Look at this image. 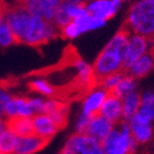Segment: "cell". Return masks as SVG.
Here are the masks:
<instances>
[{
  "label": "cell",
  "mask_w": 154,
  "mask_h": 154,
  "mask_svg": "<svg viewBox=\"0 0 154 154\" xmlns=\"http://www.w3.org/2000/svg\"><path fill=\"white\" fill-rule=\"evenodd\" d=\"M125 73L122 72H117V73H112L110 75H107V76L103 77L101 79L98 80L99 83V86H101L103 89H106L108 93H111L115 87L118 85L119 80L121 79V77L123 76Z\"/></svg>",
  "instance_id": "cell-27"
},
{
  "label": "cell",
  "mask_w": 154,
  "mask_h": 154,
  "mask_svg": "<svg viewBox=\"0 0 154 154\" xmlns=\"http://www.w3.org/2000/svg\"><path fill=\"white\" fill-rule=\"evenodd\" d=\"M91 67L97 80H99L107 75L121 72L125 68L123 58H122V55L117 52L103 48L95 60Z\"/></svg>",
  "instance_id": "cell-5"
},
{
  "label": "cell",
  "mask_w": 154,
  "mask_h": 154,
  "mask_svg": "<svg viewBox=\"0 0 154 154\" xmlns=\"http://www.w3.org/2000/svg\"><path fill=\"white\" fill-rule=\"evenodd\" d=\"M123 26L129 32L154 38V0H140L133 3Z\"/></svg>",
  "instance_id": "cell-1"
},
{
  "label": "cell",
  "mask_w": 154,
  "mask_h": 154,
  "mask_svg": "<svg viewBox=\"0 0 154 154\" xmlns=\"http://www.w3.org/2000/svg\"><path fill=\"white\" fill-rule=\"evenodd\" d=\"M99 113L108 120L112 121L113 123L119 122L120 120H123L121 98L109 93L103 101L101 108H100Z\"/></svg>",
  "instance_id": "cell-16"
},
{
  "label": "cell",
  "mask_w": 154,
  "mask_h": 154,
  "mask_svg": "<svg viewBox=\"0 0 154 154\" xmlns=\"http://www.w3.org/2000/svg\"><path fill=\"white\" fill-rule=\"evenodd\" d=\"M130 33L131 32H129L128 29L125 26H122L118 32L112 36V38L108 42V44L105 46V48L110 50V51L117 52L119 54H121L122 58H123V53H125V46H127V43H128V38Z\"/></svg>",
  "instance_id": "cell-20"
},
{
  "label": "cell",
  "mask_w": 154,
  "mask_h": 154,
  "mask_svg": "<svg viewBox=\"0 0 154 154\" xmlns=\"http://www.w3.org/2000/svg\"><path fill=\"white\" fill-rule=\"evenodd\" d=\"M7 129V123L6 121L3 120V119H1V117H0V135H1V133H2L5 130Z\"/></svg>",
  "instance_id": "cell-34"
},
{
  "label": "cell",
  "mask_w": 154,
  "mask_h": 154,
  "mask_svg": "<svg viewBox=\"0 0 154 154\" xmlns=\"http://www.w3.org/2000/svg\"><path fill=\"white\" fill-rule=\"evenodd\" d=\"M10 98H11V96L0 88V117L3 116V113H5V108H6V105L8 103Z\"/></svg>",
  "instance_id": "cell-31"
},
{
  "label": "cell",
  "mask_w": 154,
  "mask_h": 154,
  "mask_svg": "<svg viewBox=\"0 0 154 154\" xmlns=\"http://www.w3.org/2000/svg\"><path fill=\"white\" fill-rule=\"evenodd\" d=\"M72 64L77 72L76 79L79 86L84 87L86 89L96 86V83H98V80H97L95 74H94L93 67L88 63L83 61L78 56H75L72 61Z\"/></svg>",
  "instance_id": "cell-14"
},
{
  "label": "cell",
  "mask_w": 154,
  "mask_h": 154,
  "mask_svg": "<svg viewBox=\"0 0 154 154\" xmlns=\"http://www.w3.org/2000/svg\"><path fill=\"white\" fill-rule=\"evenodd\" d=\"M29 86L33 91L40 94L42 96L53 97L55 95V88L48 80L43 79V78H35V79L31 80Z\"/></svg>",
  "instance_id": "cell-24"
},
{
  "label": "cell",
  "mask_w": 154,
  "mask_h": 154,
  "mask_svg": "<svg viewBox=\"0 0 154 154\" xmlns=\"http://www.w3.org/2000/svg\"><path fill=\"white\" fill-rule=\"evenodd\" d=\"M7 128L16 133L18 137L33 134L32 118L29 117H13L6 121Z\"/></svg>",
  "instance_id": "cell-18"
},
{
  "label": "cell",
  "mask_w": 154,
  "mask_h": 154,
  "mask_svg": "<svg viewBox=\"0 0 154 154\" xmlns=\"http://www.w3.org/2000/svg\"><path fill=\"white\" fill-rule=\"evenodd\" d=\"M135 86H137L135 78H133V77L130 76L129 74H123V76L121 77V79L119 80L118 85H117V86L115 87V89L111 91V94L122 98V97L125 96L127 94L135 90Z\"/></svg>",
  "instance_id": "cell-23"
},
{
  "label": "cell",
  "mask_w": 154,
  "mask_h": 154,
  "mask_svg": "<svg viewBox=\"0 0 154 154\" xmlns=\"http://www.w3.org/2000/svg\"><path fill=\"white\" fill-rule=\"evenodd\" d=\"M96 154H103V149H101V151H100V152H98V153H96Z\"/></svg>",
  "instance_id": "cell-36"
},
{
  "label": "cell",
  "mask_w": 154,
  "mask_h": 154,
  "mask_svg": "<svg viewBox=\"0 0 154 154\" xmlns=\"http://www.w3.org/2000/svg\"><path fill=\"white\" fill-rule=\"evenodd\" d=\"M71 21H72V18L69 17L67 10H66L64 1H62V2L60 3V6L55 10L54 17H53L52 22L54 23L58 30H61L62 28H64V26H66L67 23L71 22Z\"/></svg>",
  "instance_id": "cell-25"
},
{
  "label": "cell",
  "mask_w": 154,
  "mask_h": 154,
  "mask_svg": "<svg viewBox=\"0 0 154 154\" xmlns=\"http://www.w3.org/2000/svg\"><path fill=\"white\" fill-rule=\"evenodd\" d=\"M103 154H133L138 143L132 138L128 122L123 121L119 129H113L100 141Z\"/></svg>",
  "instance_id": "cell-2"
},
{
  "label": "cell",
  "mask_w": 154,
  "mask_h": 154,
  "mask_svg": "<svg viewBox=\"0 0 154 154\" xmlns=\"http://www.w3.org/2000/svg\"><path fill=\"white\" fill-rule=\"evenodd\" d=\"M154 68V60L150 52L142 55L141 57L135 60L130 66L125 68L127 74L132 76L133 78H142L145 75H148Z\"/></svg>",
  "instance_id": "cell-17"
},
{
  "label": "cell",
  "mask_w": 154,
  "mask_h": 154,
  "mask_svg": "<svg viewBox=\"0 0 154 154\" xmlns=\"http://www.w3.org/2000/svg\"><path fill=\"white\" fill-rule=\"evenodd\" d=\"M17 43L16 38L13 35L12 31L10 30L9 26L7 24L6 20L0 24V46H10L11 44Z\"/></svg>",
  "instance_id": "cell-29"
},
{
  "label": "cell",
  "mask_w": 154,
  "mask_h": 154,
  "mask_svg": "<svg viewBox=\"0 0 154 154\" xmlns=\"http://www.w3.org/2000/svg\"><path fill=\"white\" fill-rule=\"evenodd\" d=\"M138 113L143 116L149 121H154V93L146 91L141 95V103Z\"/></svg>",
  "instance_id": "cell-21"
},
{
  "label": "cell",
  "mask_w": 154,
  "mask_h": 154,
  "mask_svg": "<svg viewBox=\"0 0 154 154\" xmlns=\"http://www.w3.org/2000/svg\"><path fill=\"white\" fill-rule=\"evenodd\" d=\"M63 0H41L42 2V18L46 21H52L56 8Z\"/></svg>",
  "instance_id": "cell-28"
},
{
  "label": "cell",
  "mask_w": 154,
  "mask_h": 154,
  "mask_svg": "<svg viewBox=\"0 0 154 154\" xmlns=\"http://www.w3.org/2000/svg\"><path fill=\"white\" fill-rule=\"evenodd\" d=\"M33 133L40 138L50 141L60 129L48 113H35L32 117Z\"/></svg>",
  "instance_id": "cell-12"
},
{
  "label": "cell",
  "mask_w": 154,
  "mask_h": 154,
  "mask_svg": "<svg viewBox=\"0 0 154 154\" xmlns=\"http://www.w3.org/2000/svg\"><path fill=\"white\" fill-rule=\"evenodd\" d=\"M122 101V115H123V120L128 121L131 119L135 113L138 112L141 103V95L137 93L135 90L131 93L127 94L125 96L121 98Z\"/></svg>",
  "instance_id": "cell-19"
},
{
  "label": "cell",
  "mask_w": 154,
  "mask_h": 154,
  "mask_svg": "<svg viewBox=\"0 0 154 154\" xmlns=\"http://www.w3.org/2000/svg\"><path fill=\"white\" fill-rule=\"evenodd\" d=\"M150 53L151 55L153 56V60H154V38H150Z\"/></svg>",
  "instance_id": "cell-35"
},
{
  "label": "cell",
  "mask_w": 154,
  "mask_h": 154,
  "mask_svg": "<svg viewBox=\"0 0 154 154\" xmlns=\"http://www.w3.org/2000/svg\"><path fill=\"white\" fill-rule=\"evenodd\" d=\"M31 18H32V14L22 3L17 2L14 6L8 8L5 20L7 24L9 26L10 30L12 31L17 43L23 42Z\"/></svg>",
  "instance_id": "cell-4"
},
{
  "label": "cell",
  "mask_w": 154,
  "mask_h": 154,
  "mask_svg": "<svg viewBox=\"0 0 154 154\" xmlns=\"http://www.w3.org/2000/svg\"><path fill=\"white\" fill-rule=\"evenodd\" d=\"M115 129V123L108 120L100 113L91 116L89 120V125L87 127L86 133L90 137L97 139L98 141H101L109 134Z\"/></svg>",
  "instance_id": "cell-13"
},
{
  "label": "cell",
  "mask_w": 154,
  "mask_h": 154,
  "mask_svg": "<svg viewBox=\"0 0 154 154\" xmlns=\"http://www.w3.org/2000/svg\"><path fill=\"white\" fill-rule=\"evenodd\" d=\"M100 151V141L87 133L76 132L68 138L60 154H96Z\"/></svg>",
  "instance_id": "cell-6"
},
{
  "label": "cell",
  "mask_w": 154,
  "mask_h": 154,
  "mask_svg": "<svg viewBox=\"0 0 154 154\" xmlns=\"http://www.w3.org/2000/svg\"><path fill=\"white\" fill-rule=\"evenodd\" d=\"M119 6L120 3L116 2L115 0H91L86 8L90 16L107 21L115 16Z\"/></svg>",
  "instance_id": "cell-11"
},
{
  "label": "cell",
  "mask_w": 154,
  "mask_h": 154,
  "mask_svg": "<svg viewBox=\"0 0 154 154\" xmlns=\"http://www.w3.org/2000/svg\"><path fill=\"white\" fill-rule=\"evenodd\" d=\"M60 34V30L52 21H46L40 16H32L22 43L38 46L48 43Z\"/></svg>",
  "instance_id": "cell-3"
},
{
  "label": "cell",
  "mask_w": 154,
  "mask_h": 154,
  "mask_svg": "<svg viewBox=\"0 0 154 154\" xmlns=\"http://www.w3.org/2000/svg\"><path fill=\"white\" fill-rule=\"evenodd\" d=\"M68 110H69V107H68L67 103H62L61 106L58 107L57 109L52 111V112L48 113L51 119L53 120L55 125H57L58 129L65 127L66 122H67V115H68Z\"/></svg>",
  "instance_id": "cell-26"
},
{
  "label": "cell",
  "mask_w": 154,
  "mask_h": 154,
  "mask_svg": "<svg viewBox=\"0 0 154 154\" xmlns=\"http://www.w3.org/2000/svg\"><path fill=\"white\" fill-rule=\"evenodd\" d=\"M65 1H68V2H72V3H76V5H86L87 2H90L91 0H65Z\"/></svg>",
  "instance_id": "cell-33"
},
{
  "label": "cell",
  "mask_w": 154,
  "mask_h": 154,
  "mask_svg": "<svg viewBox=\"0 0 154 154\" xmlns=\"http://www.w3.org/2000/svg\"><path fill=\"white\" fill-rule=\"evenodd\" d=\"M48 142L34 133L26 137H18V141L12 154H34L41 151L48 144Z\"/></svg>",
  "instance_id": "cell-15"
},
{
  "label": "cell",
  "mask_w": 154,
  "mask_h": 154,
  "mask_svg": "<svg viewBox=\"0 0 154 154\" xmlns=\"http://www.w3.org/2000/svg\"><path fill=\"white\" fill-rule=\"evenodd\" d=\"M108 91L101 86H95L85 95L82 103V112L89 116H95L99 113L103 101L108 96Z\"/></svg>",
  "instance_id": "cell-9"
},
{
  "label": "cell",
  "mask_w": 154,
  "mask_h": 154,
  "mask_svg": "<svg viewBox=\"0 0 154 154\" xmlns=\"http://www.w3.org/2000/svg\"><path fill=\"white\" fill-rule=\"evenodd\" d=\"M129 129L132 138L138 144H144L149 142L153 137V125L152 122L144 118L140 113H135L128 121Z\"/></svg>",
  "instance_id": "cell-8"
},
{
  "label": "cell",
  "mask_w": 154,
  "mask_h": 154,
  "mask_svg": "<svg viewBox=\"0 0 154 154\" xmlns=\"http://www.w3.org/2000/svg\"><path fill=\"white\" fill-rule=\"evenodd\" d=\"M7 118L13 117H29L32 118L35 115L29 98L24 97H11L5 108V113Z\"/></svg>",
  "instance_id": "cell-10"
},
{
  "label": "cell",
  "mask_w": 154,
  "mask_h": 154,
  "mask_svg": "<svg viewBox=\"0 0 154 154\" xmlns=\"http://www.w3.org/2000/svg\"><path fill=\"white\" fill-rule=\"evenodd\" d=\"M91 116L80 112L76 121V132L77 133H86L87 127L89 125V120Z\"/></svg>",
  "instance_id": "cell-30"
},
{
  "label": "cell",
  "mask_w": 154,
  "mask_h": 154,
  "mask_svg": "<svg viewBox=\"0 0 154 154\" xmlns=\"http://www.w3.org/2000/svg\"><path fill=\"white\" fill-rule=\"evenodd\" d=\"M9 6L7 5L3 0H0V24L5 21V18H6V12L8 10Z\"/></svg>",
  "instance_id": "cell-32"
},
{
  "label": "cell",
  "mask_w": 154,
  "mask_h": 154,
  "mask_svg": "<svg viewBox=\"0 0 154 154\" xmlns=\"http://www.w3.org/2000/svg\"><path fill=\"white\" fill-rule=\"evenodd\" d=\"M17 141L18 135L7 128L0 135V154H12Z\"/></svg>",
  "instance_id": "cell-22"
},
{
  "label": "cell",
  "mask_w": 154,
  "mask_h": 154,
  "mask_svg": "<svg viewBox=\"0 0 154 154\" xmlns=\"http://www.w3.org/2000/svg\"><path fill=\"white\" fill-rule=\"evenodd\" d=\"M149 51H150V38L138 33H130L123 53V67L127 68L130 66L135 60L141 57L142 55H144Z\"/></svg>",
  "instance_id": "cell-7"
}]
</instances>
